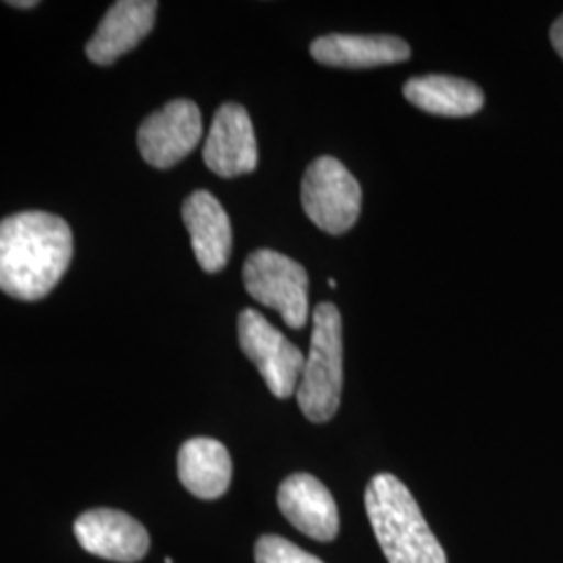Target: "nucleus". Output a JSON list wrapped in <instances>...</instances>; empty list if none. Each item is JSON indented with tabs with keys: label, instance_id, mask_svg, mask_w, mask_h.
I'll list each match as a JSON object with an SVG mask.
<instances>
[{
	"label": "nucleus",
	"instance_id": "nucleus-1",
	"mask_svg": "<svg viewBox=\"0 0 563 563\" xmlns=\"http://www.w3.org/2000/svg\"><path fill=\"white\" fill-rule=\"evenodd\" d=\"M74 257V234L65 220L23 211L0 222V290L20 301L46 297Z\"/></svg>",
	"mask_w": 563,
	"mask_h": 563
},
{
	"label": "nucleus",
	"instance_id": "nucleus-2",
	"mask_svg": "<svg viewBox=\"0 0 563 563\" xmlns=\"http://www.w3.org/2000/svg\"><path fill=\"white\" fill-rule=\"evenodd\" d=\"M365 509L388 563H446V555L409 488L393 474L374 476Z\"/></svg>",
	"mask_w": 563,
	"mask_h": 563
},
{
	"label": "nucleus",
	"instance_id": "nucleus-3",
	"mask_svg": "<svg viewBox=\"0 0 563 563\" xmlns=\"http://www.w3.org/2000/svg\"><path fill=\"white\" fill-rule=\"evenodd\" d=\"M342 393V320L332 302H320L313 311L309 355L302 367L297 401L309 422L334 418Z\"/></svg>",
	"mask_w": 563,
	"mask_h": 563
},
{
	"label": "nucleus",
	"instance_id": "nucleus-4",
	"mask_svg": "<svg viewBox=\"0 0 563 563\" xmlns=\"http://www.w3.org/2000/svg\"><path fill=\"white\" fill-rule=\"evenodd\" d=\"M246 292L257 302L278 311L292 330L309 322V276L301 263L272 249L251 253L242 267Z\"/></svg>",
	"mask_w": 563,
	"mask_h": 563
},
{
	"label": "nucleus",
	"instance_id": "nucleus-5",
	"mask_svg": "<svg viewBox=\"0 0 563 563\" xmlns=\"http://www.w3.org/2000/svg\"><path fill=\"white\" fill-rule=\"evenodd\" d=\"M307 218L328 234L349 232L362 213V186L334 157H318L302 176Z\"/></svg>",
	"mask_w": 563,
	"mask_h": 563
},
{
	"label": "nucleus",
	"instance_id": "nucleus-6",
	"mask_svg": "<svg viewBox=\"0 0 563 563\" xmlns=\"http://www.w3.org/2000/svg\"><path fill=\"white\" fill-rule=\"evenodd\" d=\"M239 341L242 353L255 363L269 393L288 399L301 383L305 360L297 344L288 341L280 330L255 309H244L239 318Z\"/></svg>",
	"mask_w": 563,
	"mask_h": 563
},
{
	"label": "nucleus",
	"instance_id": "nucleus-7",
	"mask_svg": "<svg viewBox=\"0 0 563 563\" xmlns=\"http://www.w3.org/2000/svg\"><path fill=\"white\" fill-rule=\"evenodd\" d=\"M202 120L199 107L192 101L178 99L167 102L157 113L142 121L139 148L142 159L167 169L188 157L201 142Z\"/></svg>",
	"mask_w": 563,
	"mask_h": 563
},
{
	"label": "nucleus",
	"instance_id": "nucleus-8",
	"mask_svg": "<svg viewBox=\"0 0 563 563\" xmlns=\"http://www.w3.org/2000/svg\"><path fill=\"white\" fill-rule=\"evenodd\" d=\"M257 157L255 130L246 109L236 102H225L218 109L207 134L202 148L205 165L222 178H236L255 172Z\"/></svg>",
	"mask_w": 563,
	"mask_h": 563
},
{
	"label": "nucleus",
	"instance_id": "nucleus-9",
	"mask_svg": "<svg viewBox=\"0 0 563 563\" xmlns=\"http://www.w3.org/2000/svg\"><path fill=\"white\" fill-rule=\"evenodd\" d=\"M74 532L88 553L111 562H141L151 547L146 528L118 509H92L81 514Z\"/></svg>",
	"mask_w": 563,
	"mask_h": 563
},
{
	"label": "nucleus",
	"instance_id": "nucleus-10",
	"mask_svg": "<svg viewBox=\"0 0 563 563\" xmlns=\"http://www.w3.org/2000/svg\"><path fill=\"white\" fill-rule=\"evenodd\" d=\"M282 516L305 537L330 543L339 537L341 518L332 493L311 474H292L280 484Z\"/></svg>",
	"mask_w": 563,
	"mask_h": 563
},
{
	"label": "nucleus",
	"instance_id": "nucleus-11",
	"mask_svg": "<svg viewBox=\"0 0 563 563\" xmlns=\"http://www.w3.org/2000/svg\"><path fill=\"white\" fill-rule=\"evenodd\" d=\"M181 220L202 269L207 274L222 272L232 253V223L222 202L207 190H197L184 201Z\"/></svg>",
	"mask_w": 563,
	"mask_h": 563
},
{
	"label": "nucleus",
	"instance_id": "nucleus-12",
	"mask_svg": "<svg viewBox=\"0 0 563 563\" xmlns=\"http://www.w3.org/2000/svg\"><path fill=\"white\" fill-rule=\"evenodd\" d=\"M157 2L153 0H120L102 18L95 36L86 44L88 59L97 65H111L130 53L151 34Z\"/></svg>",
	"mask_w": 563,
	"mask_h": 563
},
{
	"label": "nucleus",
	"instance_id": "nucleus-13",
	"mask_svg": "<svg viewBox=\"0 0 563 563\" xmlns=\"http://www.w3.org/2000/svg\"><path fill=\"white\" fill-rule=\"evenodd\" d=\"M311 57L341 69H367L402 63L411 57L409 44L397 36H357V34H330L311 44Z\"/></svg>",
	"mask_w": 563,
	"mask_h": 563
},
{
	"label": "nucleus",
	"instance_id": "nucleus-14",
	"mask_svg": "<svg viewBox=\"0 0 563 563\" xmlns=\"http://www.w3.org/2000/svg\"><path fill=\"white\" fill-rule=\"evenodd\" d=\"M180 483L195 497L220 499L232 483V460L228 449L213 439H190L178 453Z\"/></svg>",
	"mask_w": 563,
	"mask_h": 563
},
{
	"label": "nucleus",
	"instance_id": "nucleus-15",
	"mask_svg": "<svg viewBox=\"0 0 563 563\" xmlns=\"http://www.w3.org/2000/svg\"><path fill=\"white\" fill-rule=\"evenodd\" d=\"M402 95L418 109L441 118H467L478 113L484 104V92L476 84L453 76L411 78Z\"/></svg>",
	"mask_w": 563,
	"mask_h": 563
},
{
	"label": "nucleus",
	"instance_id": "nucleus-16",
	"mask_svg": "<svg viewBox=\"0 0 563 563\" xmlns=\"http://www.w3.org/2000/svg\"><path fill=\"white\" fill-rule=\"evenodd\" d=\"M257 563H323L320 558L307 553L299 544L290 543L276 534H265L255 544Z\"/></svg>",
	"mask_w": 563,
	"mask_h": 563
},
{
	"label": "nucleus",
	"instance_id": "nucleus-17",
	"mask_svg": "<svg viewBox=\"0 0 563 563\" xmlns=\"http://www.w3.org/2000/svg\"><path fill=\"white\" fill-rule=\"evenodd\" d=\"M551 44L563 59V15L551 25Z\"/></svg>",
	"mask_w": 563,
	"mask_h": 563
},
{
	"label": "nucleus",
	"instance_id": "nucleus-18",
	"mask_svg": "<svg viewBox=\"0 0 563 563\" xmlns=\"http://www.w3.org/2000/svg\"><path fill=\"white\" fill-rule=\"evenodd\" d=\"M11 7H15V9H34L38 2L36 0H25V2H9Z\"/></svg>",
	"mask_w": 563,
	"mask_h": 563
},
{
	"label": "nucleus",
	"instance_id": "nucleus-19",
	"mask_svg": "<svg viewBox=\"0 0 563 563\" xmlns=\"http://www.w3.org/2000/svg\"><path fill=\"white\" fill-rule=\"evenodd\" d=\"M328 286H330V288H336L339 284H336V280H332V278H330V280H328Z\"/></svg>",
	"mask_w": 563,
	"mask_h": 563
}]
</instances>
